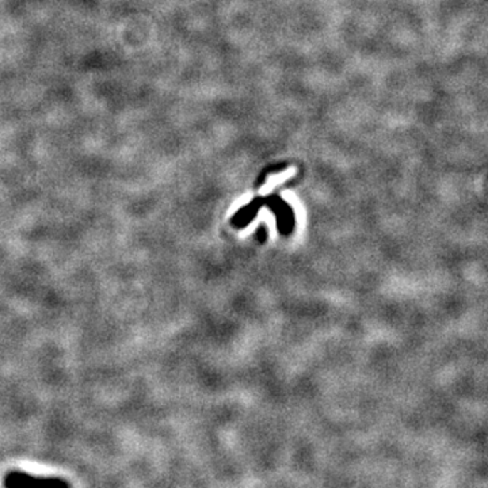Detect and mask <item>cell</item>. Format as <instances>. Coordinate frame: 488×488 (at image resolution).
<instances>
[{"instance_id":"obj_1","label":"cell","mask_w":488,"mask_h":488,"mask_svg":"<svg viewBox=\"0 0 488 488\" xmlns=\"http://www.w3.org/2000/svg\"><path fill=\"white\" fill-rule=\"evenodd\" d=\"M4 488H71V484L55 476H36L21 471L6 474L3 480Z\"/></svg>"}]
</instances>
